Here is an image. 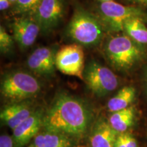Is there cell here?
<instances>
[{
    "label": "cell",
    "instance_id": "8",
    "mask_svg": "<svg viewBox=\"0 0 147 147\" xmlns=\"http://www.w3.org/2000/svg\"><path fill=\"white\" fill-rule=\"evenodd\" d=\"M65 13L63 0H41L34 17L41 32L47 34L55 29Z\"/></svg>",
    "mask_w": 147,
    "mask_h": 147
},
{
    "label": "cell",
    "instance_id": "6",
    "mask_svg": "<svg viewBox=\"0 0 147 147\" xmlns=\"http://www.w3.org/2000/svg\"><path fill=\"white\" fill-rule=\"evenodd\" d=\"M83 81L93 94L106 96L118 87V77L111 69L92 60L84 67Z\"/></svg>",
    "mask_w": 147,
    "mask_h": 147
},
{
    "label": "cell",
    "instance_id": "21",
    "mask_svg": "<svg viewBox=\"0 0 147 147\" xmlns=\"http://www.w3.org/2000/svg\"><path fill=\"white\" fill-rule=\"evenodd\" d=\"M123 135L126 147H138L137 141L133 136L127 133L123 134Z\"/></svg>",
    "mask_w": 147,
    "mask_h": 147
},
{
    "label": "cell",
    "instance_id": "13",
    "mask_svg": "<svg viewBox=\"0 0 147 147\" xmlns=\"http://www.w3.org/2000/svg\"><path fill=\"white\" fill-rule=\"evenodd\" d=\"M118 133L104 118L97 120L92 127L89 136L90 147H114Z\"/></svg>",
    "mask_w": 147,
    "mask_h": 147
},
{
    "label": "cell",
    "instance_id": "17",
    "mask_svg": "<svg viewBox=\"0 0 147 147\" xmlns=\"http://www.w3.org/2000/svg\"><path fill=\"white\" fill-rule=\"evenodd\" d=\"M136 97L135 88L126 86L119 91L117 94L108 102V110L112 113L128 108Z\"/></svg>",
    "mask_w": 147,
    "mask_h": 147
},
{
    "label": "cell",
    "instance_id": "23",
    "mask_svg": "<svg viewBox=\"0 0 147 147\" xmlns=\"http://www.w3.org/2000/svg\"><path fill=\"white\" fill-rule=\"evenodd\" d=\"M126 1L132 3V4H136L138 6L147 8V0H126Z\"/></svg>",
    "mask_w": 147,
    "mask_h": 147
},
{
    "label": "cell",
    "instance_id": "2",
    "mask_svg": "<svg viewBox=\"0 0 147 147\" xmlns=\"http://www.w3.org/2000/svg\"><path fill=\"white\" fill-rule=\"evenodd\" d=\"M104 51L110 63L121 71L133 68L145 55L144 45L137 43L126 34L109 38L104 45Z\"/></svg>",
    "mask_w": 147,
    "mask_h": 147
},
{
    "label": "cell",
    "instance_id": "5",
    "mask_svg": "<svg viewBox=\"0 0 147 147\" xmlns=\"http://www.w3.org/2000/svg\"><path fill=\"white\" fill-rule=\"evenodd\" d=\"M99 12L104 28L109 32H123L124 23L132 18H142L145 21L147 18V14L140 7L124 5L113 1L101 3Z\"/></svg>",
    "mask_w": 147,
    "mask_h": 147
},
{
    "label": "cell",
    "instance_id": "18",
    "mask_svg": "<svg viewBox=\"0 0 147 147\" xmlns=\"http://www.w3.org/2000/svg\"><path fill=\"white\" fill-rule=\"evenodd\" d=\"M41 0H17L12 12L23 16H34Z\"/></svg>",
    "mask_w": 147,
    "mask_h": 147
},
{
    "label": "cell",
    "instance_id": "12",
    "mask_svg": "<svg viewBox=\"0 0 147 147\" xmlns=\"http://www.w3.org/2000/svg\"><path fill=\"white\" fill-rule=\"evenodd\" d=\"M27 147H80L79 140L66 134L42 129Z\"/></svg>",
    "mask_w": 147,
    "mask_h": 147
},
{
    "label": "cell",
    "instance_id": "1",
    "mask_svg": "<svg viewBox=\"0 0 147 147\" xmlns=\"http://www.w3.org/2000/svg\"><path fill=\"white\" fill-rule=\"evenodd\" d=\"M92 118L91 110L84 101L61 92L44 115L42 128L80 140L88 133Z\"/></svg>",
    "mask_w": 147,
    "mask_h": 147
},
{
    "label": "cell",
    "instance_id": "26",
    "mask_svg": "<svg viewBox=\"0 0 147 147\" xmlns=\"http://www.w3.org/2000/svg\"><path fill=\"white\" fill-rule=\"evenodd\" d=\"M99 1H100L101 3H102V2H108V1H113V0H99Z\"/></svg>",
    "mask_w": 147,
    "mask_h": 147
},
{
    "label": "cell",
    "instance_id": "24",
    "mask_svg": "<svg viewBox=\"0 0 147 147\" xmlns=\"http://www.w3.org/2000/svg\"><path fill=\"white\" fill-rule=\"evenodd\" d=\"M11 3L9 0H0V10L1 11L5 10L10 8Z\"/></svg>",
    "mask_w": 147,
    "mask_h": 147
},
{
    "label": "cell",
    "instance_id": "27",
    "mask_svg": "<svg viewBox=\"0 0 147 147\" xmlns=\"http://www.w3.org/2000/svg\"><path fill=\"white\" fill-rule=\"evenodd\" d=\"M146 87H147V71H146Z\"/></svg>",
    "mask_w": 147,
    "mask_h": 147
},
{
    "label": "cell",
    "instance_id": "14",
    "mask_svg": "<svg viewBox=\"0 0 147 147\" xmlns=\"http://www.w3.org/2000/svg\"><path fill=\"white\" fill-rule=\"evenodd\" d=\"M35 111L27 102H18L6 106L1 110L0 118L12 130L27 119Z\"/></svg>",
    "mask_w": 147,
    "mask_h": 147
},
{
    "label": "cell",
    "instance_id": "16",
    "mask_svg": "<svg viewBox=\"0 0 147 147\" xmlns=\"http://www.w3.org/2000/svg\"><path fill=\"white\" fill-rule=\"evenodd\" d=\"M142 18H132L124 23L123 32L130 38L142 45H147V27Z\"/></svg>",
    "mask_w": 147,
    "mask_h": 147
},
{
    "label": "cell",
    "instance_id": "11",
    "mask_svg": "<svg viewBox=\"0 0 147 147\" xmlns=\"http://www.w3.org/2000/svg\"><path fill=\"white\" fill-rule=\"evenodd\" d=\"M45 113L41 109L36 110L27 119L13 129V138L17 147L28 144L40 131L42 127Z\"/></svg>",
    "mask_w": 147,
    "mask_h": 147
},
{
    "label": "cell",
    "instance_id": "10",
    "mask_svg": "<svg viewBox=\"0 0 147 147\" xmlns=\"http://www.w3.org/2000/svg\"><path fill=\"white\" fill-rule=\"evenodd\" d=\"M13 38L23 50L32 47L41 31L34 16H23L17 18L11 25Z\"/></svg>",
    "mask_w": 147,
    "mask_h": 147
},
{
    "label": "cell",
    "instance_id": "20",
    "mask_svg": "<svg viewBox=\"0 0 147 147\" xmlns=\"http://www.w3.org/2000/svg\"><path fill=\"white\" fill-rule=\"evenodd\" d=\"M0 147H17L14 142L13 138L3 134L0 136Z\"/></svg>",
    "mask_w": 147,
    "mask_h": 147
},
{
    "label": "cell",
    "instance_id": "3",
    "mask_svg": "<svg viewBox=\"0 0 147 147\" xmlns=\"http://www.w3.org/2000/svg\"><path fill=\"white\" fill-rule=\"evenodd\" d=\"M104 28L100 18L81 8H77L67 25V36L82 47H95L102 42Z\"/></svg>",
    "mask_w": 147,
    "mask_h": 147
},
{
    "label": "cell",
    "instance_id": "7",
    "mask_svg": "<svg viewBox=\"0 0 147 147\" xmlns=\"http://www.w3.org/2000/svg\"><path fill=\"white\" fill-rule=\"evenodd\" d=\"M84 62L83 47L78 44L63 46L57 52L56 67L64 74L76 76L83 80Z\"/></svg>",
    "mask_w": 147,
    "mask_h": 147
},
{
    "label": "cell",
    "instance_id": "25",
    "mask_svg": "<svg viewBox=\"0 0 147 147\" xmlns=\"http://www.w3.org/2000/svg\"><path fill=\"white\" fill-rule=\"evenodd\" d=\"M9 1H10V3H11V4L12 5H14L16 3V1H17V0H9Z\"/></svg>",
    "mask_w": 147,
    "mask_h": 147
},
{
    "label": "cell",
    "instance_id": "15",
    "mask_svg": "<svg viewBox=\"0 0 147 147\" xmlns=\"http://www.w3.org/2000/svg\"><path fill=\"white\" fill-rule=\"evenodd\" d=\"M135 117L133 106L113 113L108 119L110 127L118 134H123L132 125Z\"/></svg>",
    "mask_w": 147,
    "mask_h": 147
},
{
    "label": "cell",
    "instance_id": "22",
    "mask_svg": "<svg viewBox=\"0 0 147 147\" xmlns=\"http://www.w3.org/2000/svg\"><path fill=\"white\" fill-rule=\"evenodd\" d=\"M124 134V133H123ZM123 134H119L116 138L114 147H126Z\"/></svg>",
    "mask_w": 147,
    "mask_h": 147
},
{
    "label": "cell",
    "instance_id": "4",
    "mask_svg": "<svg viewBox=\"0 0 147 147\" xmlns=\"http://www.w3.org/2000/svg\"><path fill=\"white\" fill-rule=\"evenodd\" d=\"M41 90V84L30 73L21 70L5 74L1 81V94L12 103L24 102L35 96Z\"/></svg>",
    "mask_w": 147,
    "mask_h": 147
},
{
    "label": "cell",
    "instance_id": "9",
    "mask_svg": "<svg viewBox=\"0 0 147 147\" xmlns=\"http://www.w3.org/2000/svg\"><path fill=\"white\" fill-rule=\"evenodd\" d=\"M58 50L52 47H42L36 49L29 56L27 67L36 74L53 76L56 67V54Z\"/></svg>",
    "mask_w": 147,
    "mask_h": 147
},
{
    "label": "cell",
    "instance_id": "19",
    "mask_svg": "<svg viewBox=\"0 0 147 147\" xmlns=\"http://www.w3.org/2000/svg\"><path fill=\"white\" fill-rule=\"evenodd\" d=\"M14 38L7 33L4 27H0V51L2 54H9L13 50Z\"/></svg>",
    "mask_w": 147,
    "mask_h": 147
}]
</instances>
